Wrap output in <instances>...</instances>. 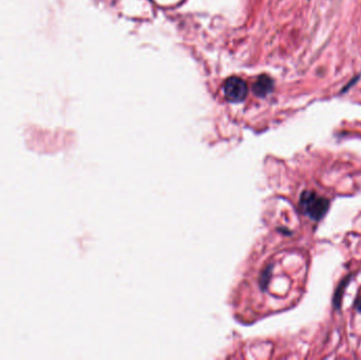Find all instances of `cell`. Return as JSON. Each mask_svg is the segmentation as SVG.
<instances>
[{
  "label": "cell",
  "instance_id": "1",
  "mask_svg": "<svg viewBox=\"0 0 361 360\" xmlns=\"http://www.w3.org/2000/svg\"><path fill=\"white\" fill-rule=\"evenodd\" d=\"M300 207L311 219L319 221L328 213L330 201L314 191H303L300 196Z\"/></svg>",
  "mask_w": 361,
  "mask_h": 360
},
{
  "label": "cell",
  "instance_id": "2",
  "mask_svg": "<svg viewBox=\"0 0 361 360\" xmlns=\"http://www.w3.org/2000/svg\"><path fill=\"white\" fill-rule=\"evenodd\" d=\"M225 97L232 102L242 101L247 95V85L239 77L228 78L223 87Z\"/></svg>",
  "mask_w": 361,
  "mask_h": 360
},
{
  "label": "cell",
  "instance_id": "3",
  "mask_svg": "<svg viewBox=\"0 0 361 360\" xmlns=\"http://www.w3.org/2000/svg\"><path fill=\"white\" fill-rule=\"evenodd\" d=\"M274 88V81L271 77L262 75L253 84V92L258 96H265L272 92Z\"/></svg>",
  "mask_w": 361,
  "mask_h": 360
},
{
  "label": "cell",
  "instance_id": "4",
  "mask_svg": "<svg viewBox=\"0 0 361 360\" xmlns=\"http://www.w3.org/2000/svg\"><path fill=\"white\" fill-rule=\"evenodd\" d=\"M356 308H357V311L358 312H361V298L356 302Z\"/></svg>",
  "mask_w": 361,
  "mask_h": 360
}]
</instances>
